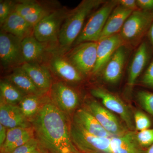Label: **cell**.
<instances>
[{
	"instance_id": "1",
	"label": "cell",
	"mask_w": 153,
	"mask_h": 153,
	"mask_svg": "<svg viewBox=\"0 0 153 153\" xmlns=\"http://www.w3.org/2000/svg\"><path fill=\"white\" fill-rule=\"evenodd\" d=\"M68 121L49 97L30 120L36 138L49 153H82L72 141Z\"/></svg>"
},
{
	"instance_id": "2",
	"label": "cell",
	"mask_w": 153,
	"mask_h": 153,
	"mask_svg": "<svg viewBox=\"0 0 153 153\" xmlns=\"http://www.w3.org/2000/svg\"><path fill=\"white\" fill-rule=\"evenodd\" d=\"M105 1L104 0H83L75 8L69 11L60 29L58 40L59 46L65 49L72 47L88 17Z\"/></svg>"
},
{
	"instance_id": "3",
	"label": "cell",
	"mask_w": 153,
	"mask_h": 153,
	"mask_svg": "<svg viewBox=\"0 0 153 153\" xmlns=\"http://www.w3.org/2000/svg\"><path fill=\"white\" fill-rule=\"evenodd\" d=\"M118 5V0L106 1L89 16L72 47L86 42H97L107 19Z\"/></svg>"
},
{
	"instance_id": "4",
	"label": "cell",
	"mask_w": 153,
	"mask_h": 153,
	"mask_svg": "<svg viewBox=\"0 0 153 153\" xmlns=\"http://www.w3.org/2000/svg\"><path fill=\"white\" fill-rule=\"evenodd\" d=\"M153 22V12L138 10L134 11L126 21L120 33L125 44L133 47L146 36Z\"/></svg>"
},
{
	"instance_id": "5",
	"label": "cell",
	"mask_w": 153,
	"mask_h": 153,
	"mask_svg": "<svg viewBox=\"0 0 153 153\" xmlns=\"http://www.w3.org/2000/svg\"><path fill=\"white\" fill-rule=\"evenodd\" d=\"M71 139L82 153H112L111 138L96 136L72 122L70 125Z\"/></svg>"
},
{
	"instance_id": "6",
	"label": "cell",
	"mask_w": 153,
	"mask_h": 153,
	"mask_svg": "<svg viewBox=\"0 0 153 153\" xmlns=\"http://www.w3.org/2000/svg\"><path fill=\"white\" fill-rule=\"evenodd\" d=\"M68 13L64 9L52 11L35 25L33 36L42 43H58L60 29Z\"/></svg>"
},
{
	"instance_id": "7",
	"label": "cell",
	"mask_w": 153,
	"mask_h": 153,
	"mask_svg": "<svg viewBox=\"0 0 153 153\" xmlns=\"http://www.w3.org/2000/svg\"><path fill=\"white\" fill-rule=\"evenodd\" d=\"M97 42H86L74 46L65 57L82 75L92 74L97 59Z\"/></svg>"
},
{
	"instance_id": "8",
	"label": "cell",
	"mask_w": 153,
	"mask_h": 153,
	"mask_svg": "<svg viewBox=\"0 0 153 153\" xmlns=\"http://www.w3.org/2000/svg\"><path fill=\"white\" fill-rule=\"evenodd\" d=\"M22 39L1 30L0 60L4 68H14L25 63L22 48Z\"/></svg>"
},
{
	"instance_id": "9",
	"label": "cell",
	"mask_w": 153,
	"mask_h": 153,
	"mask_svg": "<svg viewBox=\"0 0 153 153\" xmlns=\"http://www.w3.org/2000/svg\"><path fill=\"white\" fill-rule=\"evenodd\" d=\"M91 95L101 100L105 107L111 112L119 115L127 127L133 130L134 122L131 111L128 105L118 96L101 87L91 90Z\"/></svg>"
},
{
	"instance_id": "10",
	"label": "cell",
	"mask_w": 153,
	"mask_h": 153,
	"mask_svg": "<svg viewBox=\"0 0 153 153\" xmlns=\"http://www.w3.org/2000/svg\"><path fill=\"white\" fill-rule=\"evenodd\" d=\"M153 48L147 40L139 45L133 56L128 68L127 88L132 91L138 78L143 73L153 58Z\"/></svg>"
},
{
	"instance_id": "11",
	"label": "cell",
	"mask_w": 153,
	"mask_h": 153,
	"mask_svg": "<svg viewBox=\"0 0 153 153\" xmlns=\"http://www.w3.org/2000/svg\"><path fill=\"white\" fill-rule=\"evenodd\" d=\"M50 91L52 102L65 114L71 113L78 106L79 97L77 92L64 82L52 83Z\"/></svg>"
},
{
	"instance_id": "12",
	"label": "cell",
	"mask_w": 153,
	"mask_h": 153,
	"mask_svg": "<svg viewBox=\"0 0 153 153\" xmlns=\"http://www.w3.org/2000/svg\"><path fill=\"white\" fill-rule=\"evenodd\" d=\"M88 110L96 118L105 129L113 136H119L128 131L111 111L95 100L88 103Z\"/></svg>"
},
{
	"instance_id": "13",
	"label": "cell",
	"mask_w": 153,
	"mask_h": 153,
	"mask_svg": "<svg viewBox=\"0 0 153 153\" xmlns=\"http://www.w3.org/2000/svg\"><path fill=\"white\" fill-rule=\"evenodd\" d=\"M129 48L126 45L122 46L110 58L100 73L105 82L114 84L120 80L127 60Z\"/></svg>"
},
{
	"instance_id": "14",
	"label": "cell",
	"mask_w": 153,
	"mask_h": 153,
	"mask_svg": "<svg viewBox=\"0 0 153 153\" xmlns=\"http://www.w3.org/2000/svg\"><path fill=\"white\" fill-rule=\"evenodd\" d=\"M97 43V59L92 72L94 75L100 74L115 52L126 45L120 33L100 39Z\"/></svg>"
},
{
	"instance_id": "15",
	"label": "cell",
	"mask_w": 153,
	"mask_h": 153,
	"mask_svg": "<svg viewBox=\"0 0 153 153\" xmlns=\"http://www.w3.org/2000/svg\"><path fill=\"white\" fill-rule=\"evenodd\" d=\"M0 124L7 129L32 126L30 121L26 117L19 106L2 102L0 105Z\"/></svg>"
},
{
	"instance_id": "16",
	"label": "cell",
	"mask_w": 153,
	"mask_h": 153,
	"mask_svg": "<svg viewBox=\"0 0 153 153\" xmlns=\"http://www.w3.org/2000/svg\"><path fill=\"white\" fill-rule=\"evenodd\" d=\"M50 66L52 71L66 82L77 83L82 80L83 75L65 56L53 55L50 60Z\"/></svg>"
},
{
	"instance_id": "17",
	"label": "cell",
	"mask_w": 153,
	"mask_h": 153,
	"mask_svg": "<svg viewBox=\"0 0 153 153\" xmlns=\"http://www.w3.org/2000/svg\"><path fill=\"white\" fill-rule=\"evenodd\" d=\"M21 66L39 90L44 94L50 90L52 76L47 67L41 63H28Z\"/></svg>"
},
{
	"instance_id": "18",
	"label": "cell",
	"mask_w": 153,
	"mask_h": 153,
	"mask_svg": "<svg viewBox=\"0 0 153 153\" xmlns=\"http://www.w3.org/2000/svg\"><path fill=\"white\" fill-rule=\"evenodd\" d=\"M73 122L96 136L109 138L114 137L105 129L88 109L77 110L74 115Z\"/></svg>"
},
{
	"instance_id": "19",
	"label": "cell",
	"mask_w": 153,
	"mask_h": 153,
	"mask_svg": "<svg viewBox=\"0 0 153 153\" xmlns=\"http://www.w3.org/2000/svg\"><path fill=\"white\" fill-rule=\"evenodd\" d=\"M13 10L33 27L52 12L48 10L37 2L30 1H22L15 3Z\"/></svg>"
},
{
	"instance_id": "20",
	"label": "cell",
	"mask_w": 153,
	"mask_h": 153,
	"mask_svg": "<svg viewBox=\"0 0 153 153\" xmlns=\"http://www.w3.org/2000/svg\"><path fill=\"white\" fill-rule=\"evenodd\" d=\"M1 27V30L22 40L33 35L34 27L14 10Z\"/></svg>"
},
{
	"instance_id": "21",
	"label": "cell",
	"mask_w": 153,
	"mask_h": 153,
	"mask_svg": "<svg viewBox=\"0 0 153 153\" xmlns=\"http://www.w3.org/2000/svg\"><path fill=\"white\" fill-rule=\"evenodd\" d=\"M35 134L33 126L27 128L17 127L8 129L5 141L1 147V153H12L34 137Z\"/></svg>"
},
{
	"instance_id": "22",
	"label": "cell",
	"mask_w": 153,
	"mask_h": 153,
	"mask_svg": "<svg viewBox=\"0 0 153 153\" xmlns=\"http://www.w3.org/2000/svg\"><path fill=\"white\" fill-rule=\"evenodd\" d=\"M133 12L118 4L108 17L99 40L120 33L126 21Z\"/></svg>"
},
{
	"instance_id": "23",
	"label": "cell",
	"mask_w": 153,
	"mask_h": 153,
	"mask_svg": "<svg viewBox=\"0 0 153 153\" xmlns=\"http://www.w3.org/2000/svg\"><path fill=\"white\" fill-rule=\"evenodd\" d=\"M47 47L46 43L38 41L33 35L23 39L22 48L25 63H41L46 55Z\"/></svg>"
},
{
	"instance_id": "24",
	"label": "cell",
	"mask_w": 153,
	"mask_h": 153,
	"mask_svg": "<svg viewBox=\"0 0 153 153\" xmlns=\"http://www.w3.org/2000/svg\"><path fill=\"white\" fill-rule=\"evenodd\" d=\"M111 149L112 153H145L137 141L136 134L132 131L119 136L112 137Z\"/></svg>"
},
{
	"instance_id": "25",
	"label": "cell",
	"mask_w": 153,
	"mask_h": 153,
	"mask_svg": "<svg viewBox=\"0 0 153 153\" xmlns=\"http://www.w3.org/2000/svg\"><path fill=\"white\" fill-rule=\"evenodd\" d=\"M7 79L26 95H43L46 94L36 87L21 66L14 68Z\"/></svg>"
},
{
	"instance_id": "26",
	"label": "cell",
	"mask_w": 153,
	"mask_h": 153,
	"mask_svg": "<svg viewBox=\"0 0 153 153\" xmlns=\"http://www.w3.org/2000/svg\"><path fill=\"white\" fill-rule=\"evenodd\" d=\"M47 97L44 95H27L20 102L19 106L30 121L40 111Z\"/></svg>"
},
{
	"instance_id": "27",
	"label": "cell",
	"mask_w": 153,
	"mask_h": 153,
	"mask_svg": "<svg viewBox=\"0 0 153 153\" xmlns=\"http://www.w3.org/2000/svg\"><path fill=\"white\" fill-rule=\"evenodd\" d=\"M0 92L1 102L9 104H19L27 95L7 79L1 81Z\"/></svg>"
},
{
	"instance_id": "28",
	"label": "cell",
	"mask_w": 153,
	"mask_h": 153,
	"mask_svg": "<svg viewBox=\"0 0 153 153\" xmlns=\"http://www.w3.org/2000/svg\"><path fill=\"white\" fill-rule=\"evenodd\" d=\"M46 150L39 140L34 137L11 153H41Z\"/></svg>"
},
{
	"instance_id": "29",
	"label": "cell",
	"mask_w": 153,
	"mask_h": 153,
	"mask_svg": "<svg viewBox=\"0 0 153 153\" xmlns=\"http://www.w3.org/2000/svg\"><path fill=\"white\" fill-rule=\"evenodd\" d=\"M137 98L142 107L153 116V92L140 91L137 93Z\"/></svg>"
},
{
	"instance_id": "30",
	"label": "cell",
	"mask_w": 153,
	"mask_h": 153,
	"mask_svg": "<svg viewBox=\"0 0 153 153\" xmlns=\"http://www.w3.org/2000/svg\"><path fill=\"white\" fill-rule=\"evenodd\" d=\"M134 121L135 128L140 131L150 128L152 123L149 118L143 112L137 111L134 114Z\"/></svg>"
},
{
	"instance_id": "31",
	"label": "cell",
	"mask_w": 153,
	"mask_h": 153,
	"mask_svg": "<svg viewBox=\"0 0 153 153\" xmlns=\"http://www.w3.org/2000/svg\"><path fill=\"white\" fill-rule=\"evenodd\" d=\"M136 138L141 147H149L153 144V128L139 131L136 134Z\"/></svg>"
},
{
	"instance_id": "32",
	"label": "cell",
	"mask_w": 153,
	"mask_h": 153,
	"mask_svg": "<svg viewBox=\"0 0 153 153\" xmlns=\"http://www.w3.org/2000/svg\"><path fill=\"white\" fill-rule=\"evenodd\" d=\"M15 3L10 1H0V25H3L13 10Z\"/></svg>"
},
{
	"instance_id": "33",
	"label": "cell",
	"mask_w": 153,
	"mask_h": 153,
	"mask_svg": "<svg viewBox=\"0 0 153 153\" xmlns=\"http://www.w3.org/2000/svg\"><path fill=\"white\" fill-rule=\"evenodd\" d=\"M140 82L144 86L153 89V57L143 73Z\"/></svg>"
},
{
	"instance_id": "34",
	"label": "cell",
	"mask_w": 153,
	"mask_h": 153,
	"mask_svg": "<svg viewBox=\"0 0 153 153\" xmlns=\"http://www.w3.org/2000/svg\"><path fill=\"white\" fill-rule=\"evenodd\" d=\"M118 4L125 8L133 11L139 10L136 0H118Z\"/></svg>"
},
{
	"instance_id": "35",
	"label": "cell",
	"mask_w": 153,
	"mask_h": 153,
	"mask_svg": "<svg viewBox=\"0 0 153 153\" xmlns=\"http://www.w3.org/2000/svg\"><path fill=\"white\" fill-rule=\"evenodd\" d=\"M139 9L149 12H153V0H137Z\"/></svg>"
},
{
	"instance_id": "36",
	"label": "cell",
	"mask_w": 153,
	"mask_h": 153,
	"mask_svg": "<svg viewBox=\"0 0 153 153\" xmlns=\"http://www.w3.org/2000/svg\"><path fill=\"white\" fill-rule=\"evenodd\" d=\"M7 131V129L0 124V147L1 146L5 141Z\"/></svg>"
},
{
	"instance_id": "37",
	"label": "cell",
	"mask_w": 153,
	"mask_h": 153,
	"mask_svg": "<svg viewBox=\"0 0 153 153\" xmlns=\"http://www.w3.org/2000/svg\"><path fill=\"white\" fill-rule=\"evenodd\" d=\"M146 37L147 38V40H148L149 43L150 44L153 48V22L148 30Z\"/></svg>"
},
{
	"instance_id": "38",
	"label": "cell",
	"mask_w": 153,
	"mask_h": 153,
	"mask_svg": "<svg viewBox=\"0 0 153 153\" xmlns=\"http://www.w3.org/2000/svg\"><path fill=\"white\" fill-rule=\"evenodd\" d=\"M144 153H153V144L147 149Z\"/></svg>"
},
{
	"instance_id": "39",
	"label": "cell",
	"mask_w": 153,
	"mask_h": 153,
	"mask_svg": "<svg viewBox=\"0 0 153 153\" xmlns=\"http://www.w3.org/2000/svg\"><path fill=\"white\" fill-rule=\"evenodd\" d=\"M41 153H49L48 152L47 150L44 151V152H41Z\"/></svg>"
},
{
	"instance_id": "40",
	"label": "cell",
	"mask_w": 153,
	"mask_h": 153,
	"mask_svg": "<svg viewBox=\"0 0 153 153\" xmlns=\"http://www.w3.org/2000/svg\"></svg>"
}]
</instances>
